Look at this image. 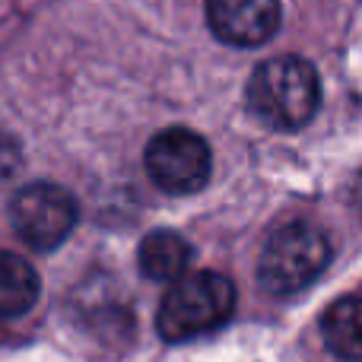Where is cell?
<instances>
[{
	"label": "cell",
	"instance_id": "9c48e42d",
	"mask_svg": "<svg viewBox=\"0 0 362 362\" xmlns=\"http://www.w3.org/2000/svg\"><path fill=\"white\" fill-rule=\"evenodd\" d=\"M321 337L334 356L362 359V296H346L327 308L321 318Z\"/></svg>",
	"mask_w": 362,
	"mask_h": 362
},
{
	"label": "cell",
	"instance_id": "7a4b0ae2",
	"mask_svg": "<svg viewBox=\"0 0 362 362\" xmlns=\"http://www.w3.org/2000/svg\"><path fill=\"white\" fill-rule=\"evenodd\" d=\"M232 312H235V286L229 276L216 270H197L169 286L159 302L156 327L163 340L181 344L223 327Z\"/></svg>",
	"mask_w": 362,
	"mask_h": 362
},
{
	"label": "cell",
	"instance_id": "6da1fadb",
	"mask_svg": "<svg viewBox=\"0 0 362 362\" xmlns=\"http://www.w3.org/2000/svg\"><path fill=\"white\" fill-rule=\"evenodd\" d=\"M245 102L261 124L274 131H299L321 105L318 70L296 54H280L257 64L245 86Z\"/></svg>",
	"mask_w": 362,
	"mask_h": 362
},
{
	"label": "cell",
	"instance_id": "30bf717a",
	"mask_svg": "<svg viewBox=\"0 0 362 362\" xmlns=\"http://www.w3.org/2000/svg\"><path fill=\"white\" fill-rule=\"evenodd\" d=\"M353 204H356V210H359V216H362V175L356 181V191H353Z\"/></svg>",
	"mask_w": 362,
	"mask_h": 362
},
{
	"label": "cell",
	"instance_id": "ba28073f",
	"mask_svg": "<svg viewBox=\"0 0 362 362\" xmlns=\"http://www.w3.org/2000/svg\"><path fill=\"white\" fill-rule=\"evenodd\" d=\"M42 280L35 267L13 251H0V318H19L38 302Z\"/></svg>",
	"mask_w": 362,
	"mask_h": 362
},
{
	"label": "cell",
	"instance_id": "277c9868",
	"mask_svg": "<svg viewBox=\"0 0 362 362\" xmlns=\"http://www.w3.org/2000/svg\"><path fill=\"white\" fill-rule=\"evenodd\" d=\"M80 219L76 197L54 181H32L10 200V226L29 248L54 251L70 238Z\"/></svg>",
	"mask_w": 362,
	"mask_h": 362
},
{
	"label": "cell",
	"instance_id": "8992f818",
	"mask_svg": "<svg viewBox=\"0 0 362 362\" xmlns=\"http://www.w3.org/2000/svg\"><path fill=\"white\" fill-rule=\"evenodd\" d=\"M206 25L232 48H257L280 32V0H206Z\"/></svg>",
	"mask_w": 362,
	"mask_h": 362
},
{
	"label": "cell",
	"instance_id": "3957f363",
	"mask_svg": "<svg viewBox=\"0 0 362 362\" xmlns=\"http://www.w3.org/2000/svg\"><path fill=\"white\" fill-rule=\"evenodd\" d=\"M331 264V242L312 223H286L270 232L257 261V280L274 296H293L315 283Z\"/></svg>",
	"mask_w": 362,
	"mask_h": 362
},
{
	"label": "cell",
	"instance_id": "5b68a950",
	"mask_svg": "<svg viewBox=\"0 0 362 362\" xmlns=\"http://www.w3.org/2000/svg\"><path fill=\"white\" fill-rule=\"evenodd\" d=\"M144 165L150 181L165 194H197L213 172L210 144L191 127H165L146 144Z\"/></svg>",
	"mask_w": 362,
	"mask_h": 362
},
{
	"label": "cell",
	"instance_id": "52a82bcc",
	"mask_svg": "<svg viewBox=\"0 0 362 362\" xmlns=\"http://www.w3.org/2000/svg\"><path fill=\"white\" fill-rule=\"evenodd\" d=\"M191 257H194V251L187 245V238L172 229L150 232L137 248L140 274L156 283H178L181 276H187Z\"/></svg>",
	"mask_w": 362,
	"mask_h": 362
}]
</instances>
